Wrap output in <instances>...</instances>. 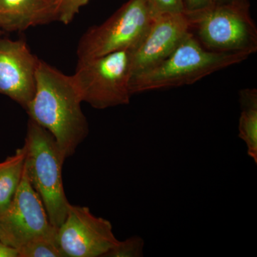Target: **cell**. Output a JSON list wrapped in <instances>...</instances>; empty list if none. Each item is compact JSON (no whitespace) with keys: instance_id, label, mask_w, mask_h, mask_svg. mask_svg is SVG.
<instances>
[{"instance_id":"30bf717a","label":"cell","mask_w":257,"mask_h":257,"mask_svg":"<svg viewBox=\"0 0 257 257\" xmlns=\"http://www.w3.org/2000/svg\"><path fill=\"white\" fill-rule=\"evenodd\" d=\"M39 61L26 42L0 39V94L26 109L35 94Z\"/></svg>"},{"instance_id":"5b68a950","label":"cell","mask_w":257,"mask_h":257,"mask_svg":"<svg viewBox=\"0 0 257 257\" xmlns=\"http://www.w3.org/2000/svg\"><path fill=\"white\" fill-rule=\"evenodd\" d=\"M72 77L82 102L95 109L130 104L131 50L78 61Z\"/></svg>"},{"instance_id":"4fadbf2b","label":"cell","mask_w":257,"mask_h":257,"mask_svg":"<svg viewBox=\"0 0 257 257\" xmlns=\"http://www.w3.org/2000/svg\"><path fill=\"white\" fill-rule=\"evenodd\" d=\"M26 148L25 145L14 155L0 162V214L9 207L18 189L25 169Z\"/></svg>"},{"instance_id":"ffe728a7","label":"cell","mask_w":257,"mask_h":257,"mask_svg":"<svg viewBox=\"0 0 257 257\" xmlns=\"http://www.w3.org/2000/svg\"><path fill=\"white\" fill-rule=\"evenodd\" d=\"M248 0H215L214 4H232V3H248Z\"/></svg>"},{"instance_id":"44dd1931","label":"cell","mask_w":257,"mask_h":257,"mask_svg":"<svg viewBox=\"0 0 257 257\" xmlns=\"http://www.w3.org/2000/svg\"><path fill=\"white\" fill-rule=\"evenodd\" d=\"M2 32H2V29H1V28H0V35H1Z\"/></svg>"},{"instance_id":"277c9868","label":"cell","mask_w":257,"mask_h":257,"mask_svg":"<svg viewBox=\"0 0 257 257\" xmlns=\"http://www.w3.org/2000/svg\"><path fill=\"white\" fill-rule=\"evenodd\" d=\"M190 32L204 48L224 53L257 51V28L249 12V3L214 4L187 13Z\"/></svg>"},{"instance_id":"9c48e42d","label":"cell","mask_w":257,"mask_h":257,"mask_svg":"<svg viewBox=\"0 0 257 257\" xmlns=\"http://www.w3.org/2000/svg\"><path fill=\"white\" fill-rule=\"evenodd\" d=\"M190 33L186 12L158 13L138 46L131 50L132 76L163 60Z\"/></svg>"},{"instance_id":"2e32d148","label":"cell","mask_w":257,"mask_h":257,"mask_svg":"<svg viewBox=\"0 0 257 257\" xmlns=\"http://www.w3.org/2000/svg\"><path fill=\"white\" fill-rule=\"evenodd\" d=\"M57 21L67 25L78 14L79 10L90 0H53Z\"/></svg>"},{"instance_id":"7a4b0ae2","label":"cell","mask_w":257,"mask_h":257,"mask_svg":"<svg viewBox=\"0 0 257 257\" xmlns=\"http://www.w3.org/2000/svg\"><path fill=\"white\" fill-rule=\"evenodd\" d=\"M250 56L207 50L190 33L163 60L132 76L130 92L133 95L194 84L214 72L241 63Z\"/></svg>"},{"instance_id":"ac0fdd59","label":"cell","mask_w":257,"mask_h":257,"mask_svg":"<svg viewBox=\"0 0 257 257\" xmlns=\"http://www.w3.org/2000/svg\"><path fill=\"white\" fill-rule=\"evenodd\" d=\"M215 0H184V10L187 13L199 11L212 6Z\"/></svg>"},{"instance_id":"8992f818","label":"cell","mask_w":257,"mask_h":257,"mask_svg":"<svg viewBox=\"0 0 257 257\" xmlns=\"http://www.w3.org/2000/svg\"><path fill=\"white\" fill-rule=\"evenodd\" d=\"M157 14L147 0H128L104 23L83 35L77 47L78 61L133 50Z\"/></svg>"},{"instance_id":"52a82bcc","label":"cell","mask_w":257,"mask_h":257,"mask_svg":"<svg viewBox=\"0 0 257 257\" xmlns=\"http://www.w3.org/2000/svg\"><path fill=\"white\" fill-rule=\"evenodd\" d=\"M41 199L32 187L26 170L9 207L0 214V241L16 249L39 237L57 238Z\"/></svg>"},{"instance_id":"6da1fadb","label":"cell","mask_w":257,"mask_h":257,"mask_svg":"<svg viewBox=\"0 0 257 257\" xmlns=\"http://www.w3.org/2000/svg\"><path fill=\"white\" fill-rule=\"evenodd\" d=\"M82 102L72 75L39 61L35 94L25 110L30 119L52 134L65 159L89 135Z\"/></svg>"},{"instance_id":"ba28073f","label":"cell","mask_w":257,"mask_h":257,"mask_svg":"<svg viewBox=\"0 0 257 257\" xmlns=\"http://www.w3.org/2000/svg\"><path fill=\"white\" fill-rule=\"evenodd\" d=\"M57 240L64 257H103L119 242L110 221L72 204L57 229Z\"/></svg>"},{"instance_id":"5bb4252c","label":"cell","mask_w":257,"mask_h":257,"mask_svg":"<svg viewBox=\"0 0 257 257\" xmlns=\"http://www.w3.org/2000/svg\"><path fill=\"white\" fill-rule=\"evenodd\" d=\"M19 257H64L57 238L39 237L18 250Z\"/></svg>"},{"instance_id":"3957f363","label":"cell","mask_w":257,"mask_h":257,"mask_svg":"<svg viewBox=\"0 0 257 257\" xmlns=\"http://www.w3.org/2000/svg\"><path fill=\"white\" fill-rule=\"evenodd\" d=\"M24 145L25 167L30 183L41 199L51 224L58 229L70 206L62 181L65 157L52 134L31 119Z\"/></svg>"},{"instance_id":"8fae6325","label":"cell","mask_w":257,"mask_h":257,"mask_svg":"<svg viewBox=\"0 0 257 257\" xmlns=\"http://www.w3.org/2000/svg\"><path fill=\"white\" fill-rule=\"evenodd\" d=\"M57 20L53 0H0V28L24 31Z\"/></svg>"},{"instance_id":"9a60e30c","label":"cell","mask_w":257,"mask_h":257,"mask_svg":"<svg viewBox=\"0 0 257 257\" xmlns=\"http://www.w3.org/2000/svg\"><path fill=\"white\" fill-rule=\"evenodd\" d=\"M145 240L140 236H133L120 241L103 257H143Z\"/></svg>"},{"instance_id":"e0dca14e","label":"cell","mask_w":257,"mask_h":257,"mask_svg":"<svg viewBox=\"0 0 257 257\" xmlns=\"http://www.w3.org/2000/svg\"><path fill=\"white\" fill-rule=\"evenodd\" d=\"M147 1L157 13L185 12L184 0H147Z\"/></svg>"},{"instance_id":"7c38bea8","label":"cell","mask_w":257,"mask_h":257,"mask_svg":"<svg viewBox=\"0 0 257 257\" xmlns=\"http://www.w3.org/2000/svg\"><path fill=\"white\" fill-rule=\"evenodd\" d=\"M239 138L246 143L248 156L257 164V89L246 88L239 92Z\"/></svg>"},{"instance_id":"d6986e66","label":"cell","mask_w":257,"mask_h":257,"mask_svg":"<svg viewBox=\"0 0 257 257\" xmlns=\"http://www.w3.org/2000/svg\"><path fill=\"white\" fill-rule=\"evenodd\" d=\"M0 257H19L18 249L0 241Z\"/></svg>"}]
</instances>
